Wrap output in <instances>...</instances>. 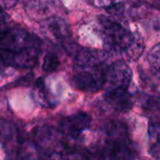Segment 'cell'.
I'll list each match as a JSON object with an SVG mask.
<instances>
[{
    "mask_svg": "<svg viewBox=\"0 0 160 160\" xmlns=\"http://www.w3.org/2000/svg\"><path fill=\"white\" fill-rule=\"evenodd\" d=\"M39 40L22 28H8L0 32V54L6 66L31 68L38 59Z\"/></svg>",
    "mask_w": 160,
    "mask_h": 160,
    "instance_id": "cell-1",
    "label": "cell"
},
{
    "mask_svg": "<svg viewBox=\"0 0 160 160\" xmlns=\"http://www.w3.org/2000/svg\"><path fill=\"white\" fill-rule=\"evenodd\" d=\"M107 55L95 49H82L74 62L73 86L83 92L95 93L103 89L109 64Z\"/></svg>",
    "mask_w": 160,
    "mask_h": 160,
    "instance_id": "cell-2",
    "label": "cell"
},
{
    "mask_svg": "<svg viewBox=\"0 0 160 160\" xmlns=\"http://www.w3.org/2000/svg\"><path fill=\"white\" fill-rule=\"evenodd\" d=\"M104 53L108 56L137 58L143 50L139 35L125 27L122 23L108 17L99 18Z\"/></svg>",
    "mask_w": 160,
    "mask_h": 160,
    "instance_id": "cell-3",
    "label": "cell"
},
{
    "mask_svg": "<svg viewBox=\"0 0 160 160\" xmlns=\"http://www.w3.org/2000/svg\"><path fill=\"white\" fill-rule=\"evenodd\" d=\"M131 87L132 70L129 66L123 60L111 63L103 87L107 103L117 112H128L135 101Z\"/></svg>",
    "mask_w": 160,
    "mask_h": 160,
    "instance_id": "cell-4",
    "label": "cell"
},
{
    "mask_svg": "<svg viewBox=\"0 0 160 160\" xmlns=\"http://www.w3.org/2000/svg\"><path fill=\"white\" fill-rule=\"evenodd\" d=\"M104 141L96 148L99 160H134L138 151L128 127L121 121H111L104 127Z\"/></svg>",
    "mask_w": 160,
    "mask_h": 160,
    "instance_id": "cell-5",
    "label": "cell"
},
{
    "mask_svg": "<svg viewBox=\"0 0 160 160\" xmlns=\"http://www.w3.org/2000/svg\"><path fill=\"white\" fill-rule=\"evenodd\" d=\"M91 116L86 112H77L63 118L59 123V133L69 142L77 141L84 131L90 128Z\"/></svg>",
    "mask_w": 160,
    "mask_h": 160,
    "instance_id": "cell-6",
    "label": "cell"
},
{
    "mask_svg": "<svg viewBox=\"0 0 160 160\" xmlns=\"http://www.w3.org/2000/svg\"><path fill=\"white\" fill-rule=\"evenodd\" d=\"M7 156L9 160H44L35 142L21 137L7 144Z\"/></svg>",
    "mask_w": 160,
    "mask_h": 160,
    "instance_id": "cell-7",
    "label": "cell"
},
{
    "mask_svg": "<svg viewBox=\"0 0 160 160\" xmlns=\"http://www.w3.org/2000/svg\"><path fill=\"white\" fill-rule=\"evenodd\" d=\"M148 152L152 158L160 160V122L150 121L148 125Z\"/></svg>",
    "mask_w": 160,
    "mask_h": 160,
    "instance_id": "cell-8",
    "label": "cell"
},
{
    "mask_svg": "<svg viewBox=\"0 0 160 160\" xmlns=\"http://www.w3.org/2000/svg\"><path fill=\"white\" fill-rule=\"evenodd\" d=\"M49 28L55 36V38L61 41H67L69 38V31L65 21L59 18H52L49 21Z\"/></svg>",
    "mask_w": 160,
    "mask_h": 160,
    "instance_id": "cell-9",
    "label": "cell"
},
{
    "mask_svg": "<svg viewBox=\"0 0 160 160\" xmlns=\"http://www.w3.org/2000/svg\"><path fill=\"white\" fill-rule=\"evenodd\" d=\"M35 92H36V98H38V101L43 104V106L52 107V105L55 104L52 101V98H51L49 89L47 88L46 83L43 79H38L36 82Z\"/></svg>",
    "mask_w": 160,
    "mask_h": 160,
    "instance_id": "cell-10",
    "label": "cell"
},
{
    "mask_svg": "<svg viewBox=\"0 0 160 160\" xmlns=\"http://www.w3.org/2000/svg\"><path fill=\"white\" fill-rule=\"evenodd\" d=\"M147 59L152 73L160 80V42L149 51Z\"/></svg>",
    "mask_w": 160,
    "mask_h": 160,
    "instance_id": "cell-11",
    "label": "cell"
},
{
    "mask_svg": "<svg viewBox=\"0 0 160 160\" xmlns=\"http://www.w3.org/2000/svg\"><path fill=\"white\" fill-rule=\"evenodd\" d=\"M60 66V59L58 55L53 52H49L43 58L42 69L47 73H52L55 71Z\"/></svg>",
    "mask_w": 160,
    "mask_h": 160,
    "instance_id": "cell-12",
    "label": "cell"
},
{
    "mask_svg": "<svg viewBox=\"0 0 160 160\" xmlns=\"http://www.w3.org/2000/svg\"><path fill=\"white\" fill-rule=\"evenodd\" d=\"M7 22V14L5 13V11L0 8V32L4 31L5 28V23Z\"/></svg>",
    "mask_w": 160,
    "mask_h": 160,
    "instance_id": "cell-13",
    "label": "cell"
},
{
    "mask_svg": "<svg viewBox=\"0 0 160 160\" xmlns=\"http://www.w3.org/2000/svg\"><path fill=\"white\" fill-rule=\"evenodd\" d=\"M5 66H6V64H5V62H4V59H3V57L1 56V54H0V70H1Z\"/></svg>",
    "mask_w": 160,
    "mask_h": 160,
    "instance_id": "cell-14",
    "label": "cell"
}]
</instances>
